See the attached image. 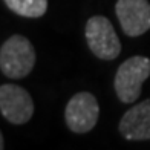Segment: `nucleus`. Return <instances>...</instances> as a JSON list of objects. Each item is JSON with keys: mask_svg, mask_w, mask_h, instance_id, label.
Instances as JSON below:
<instances>
[{"mask_svg": "<svg viewBox=\"0 0 150 150\" xmlns=\"http://www.w3.org/2000/svg\"><path fill=\"white\" fill-rule=\"evenodd\" d=\"M35 64V49L29 38L20 34L11 35L0 47V71L11 80L29 75Z\"/></svg>", "mask_w": 150, "mask_h": 150, "instance_id": "nucleus-1", "label": "nucleus"}, {"mask_svg": "<svg viewBox=\"0 0 150 150\" xmlns=\"http://www.w3.org/2000/svg\"><path fill=\"white\" fill-rule=\"evenodd\" d=\"M150 77V58L135 55L122 61L117 69L113 89L118 100L124 104H132L139 98L142 83Z\"/></svg>", "mask_w": 150, "mask_h": 150, "instance_id": "nucleus-2", "label": "nucleus"}, {"mask_svg": "<svg viewBox=\"0 0 150 150\" xmlns=\"http://www.w3.org/2000/svg\"><path fill=\"white\" fill-rule=\"evenodd\" d=\"M86 42L91 52L101 60H115L121 54V42L110 20L104 16H93L86 22Z\"/></svg>", "mask_w": 150, "mask_h": 150, "instance_id": "nucleus-3", "label": "nucleus"}, {"mask_svg": "<svg viewBox=\"0 0 150 150\" xmlns=\"http://www.w3.org/2000/svg\"><path fill=\"white\" fill-rule=\"evenodd\" d=\"M100 104L91 92H78L67 101L64 107L66 126L74 133H87L97 126Z\"/></svg>", "mask_w": 150, "mask_h": 150, "instance_id": "nucleus-4", "label": "nucleus"}, {"mask_svg": "<svg viewBox=\"0 0 150 150\" xmlns=\"http://www.w3.org/2000/svg\"><path fill=\"white\" fill-rule=\"evenodd\" d=\"M0 112L11 124H25L34 115V101L22 86L6 83L0 86Z\"/></svg>", "mask_w": 150, "mask_h": 150, "instance_id": "nucleus-5", "label": "nucleus"}, {"mask_svg": "<svg viewBox=\"0 0 150 150\" xmlns=\"http://www.w3.org/2000/svg\"><path fill=\"white\" fill-rule=\"evenodd\" d=\"M115 14L127 37H139L150 29L149 0H117Z\"/></svg>", "mask_w": 150, "mask_h": 150, "instance_id": "nucleus-6", "label": "nucleus"}, {"mask_svg": "<svg viewBox=\"0 0 150 150\" xmlns=\"http://www.w3.org/2000/svg\"><path fill=\"white\" fill-rule=\"evenodd\" d=\"M118 130L129 141L150 139V98L142 100L122 115Z\"/></svg>", "mask_w": 150, "mask_h": 150, "instance_id": "nucleus-7", "label": "nucleus"}, {"mask_svg": "<svg viewBox=\"0 0 150 150\" xmlns=\"http://www.w3.org/2000/svg\"><path fill=\"white\" fill-rule=\"evenodd\" d=\"M8 8L25 18L43 17L47 11V0H3Z\"/></svg>", "mask_w": 150, "mask_h": 150, "instance_id": "nucleus-8", "label": "nucleus"}, {"mask_svg": "<svg viewBox=\"0 0 150 150\" xmlns=\"http://www.w3.org/2000/svg\"><path fill=\"white\" fill-rule=\"evenodd\" d=\"M5 147V141H3V135H0V149Z\"/></svg>", "mask_w": 150, "mask_h": 150, "instance_id": "nucleus-9", "label": "nucleus"}]
</instances>
